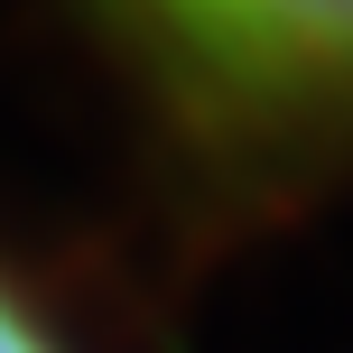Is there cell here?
<instances>
[{
	"mask_svg": "<svg viewBox=\"0 0 353 353\" xmlns=\"http://www.w3.org/2000/svg\"><path fill=\"white\" fill-rule=\"evenodd\" d=\"M0 353H65V344H56V325L37 316L10 279H0Z\"/></svg>",
	"mask_w": 353,
	"mask_h": 353,
	"instance_id": "7a4b0ae2",
	"label": "cell"
},
{
	"mask_svg": "<svg viewBox=\"0 0 353 353\" xmlns=\"http://www.w3.org/2000/svg\"><path fill=\"white\" fill-rule=\"evenodd\" d=\"M186 103L242 130H353V0H103Z\"/></svg>",
	"mask_w": 353,
	"mask_h": 353,
	"instance_id": "6da1fadb",
	"label": "cell"
}]
</instances>
